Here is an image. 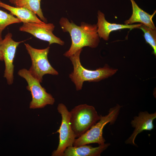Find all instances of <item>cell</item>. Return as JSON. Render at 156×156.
Segmentation results:
<instances>
[{"instance_id": "52a82bcc", "label": "cell", "mask_w": 156, "mask_h": 156, "mask_svg": "<svg viewBox=\"0 0 156 156\" xmlns=\"http://www.w3.org/2000/svg\"><path fill=\"white\" fill-rule=\"evenodd\" d=\"M57 109L62 116L61 125L56 132L59 134V142L57 149L53 151L52 156H63L66 149L73 146L76 138L70 124V112L66 106L62 103H59Z\"/></svg>"}, {"instance_id": "6da1fadb", "label": "cell", "mask_w": 156, "mask_h": 156, "mask_svg": "<svg viewBox=\"0 0 156 156\" xmlns=\"http://www.w3.org/2000/svg\"><path fill=\"white\" fill-rule=\"evenodd\" d=\"M59 24L63 32L69 33L71 40L70 47L64 54V56L69 58L84 47L94 48L98 45L100 40L96 24L82 22L80 26H78L64 17L60 18Z\"/></svg>"}, {"instance_id": "ba28073f", "label": "cell", "mask_w": 156, "mask_h": 156, "mask_svg": "<svg viewBox=\"0 0 156 156\" xmlns=\"http://www.w3.org/2000/svg\"><path fill=\"white\" fill-rule=\"evenodd\" d=\"M12 36L11 33L7 34L2 40L1 45V49L5 64L3 76L9 85L12 84L13 82V62L16 48L20 43L24 42H16L12 38Z\"/></svg>"}, {"instance_id": "7a4b0ae2", "label": "cell", "mask_w": 156, "mask_h": 156, "mask_svg": "<svg viewBox=\"0 0 156 156\" xmlns=\"http://www.w3.org/2000/svg\"><path fill=\"white\" fill-rule=\"evenodd\" d=\"M82 49H79L69 57L73 68L69 77L74 84L77 91L81 90L84 81H99L112 76L118 70L117 69L110 67L107 64L95 70L84 68L81 64L80 58Z\"/></svg>"}, {"instance_id": "5b68a950", "label": "cell", "mask_w": 156, "mask_h": 156, "mask_svg": "<svg viewBox=\"0 0 156 156\" xmlns=\"http://www.w3.org/2000/svg\"><path fill=\"white\" fill-rule=\"evenodd\" d=\"M24 44L31 61V65L29 70L34 77L42 83L43 77L45 75H58V72L51 66L48 60L49 47L42 49H38L28 44L25 43Z\"/></svg>"}, {"instance_id": "ac0fdd59", "label": "cell", "mask_w": 156, "mask_h": 156, "mask_svg": "<svg viewBox=\"0 0 156 156\" xmlns=\"http://www.w3.org/2000/svg\"><path fill=\"white\" fill-rule=\"evenodd\" d=\"M2 40L3 39L2 38V36H0V61H1L3 60V55L1 49V45Z\"/></svg>"}, {"instance_id": "9c48e42d", "label": "cell", "mask_w": 156, "mask_h": 156, "mask_svg": "<svg viewBox=\"0 0 156 156\" xmlns=\"http://www.w3.org/2000/svg\"><path fill=\"white\" fill-rule=\"evenodd\" d=\"M55 26L51 23L29 22L23 23L19 28L20 31L29 33L35 37L49 42V45L56 43L62 46L64 42L53 33Z\"/></svg>"}, {"instance_id": "d6986e66", "label": "cell", "mask_w": 156, "mask_h": 156, "mask_svg": "<svg viewBox=\"0 0 156 156\" xmlns=\"http://www.w3.org/2000/svg\"><path fill=\"white\" fill-rule=\"evenodd\" d=\"M15 0H9L10 1V3H12L13 2V1H14Z\"/></svg>"}, {"instance_id": "e0dca14e", "label": "cell", "mask_w": 156, "mask_h": 156, "mask_svg": "<svg viewBox=\"0 0 156 156\" xmlns=\"http://www.w3.org/2000/svg\"><path fill=\"white\" fill-rule=\"evenodd\" d=\"M18 18L13 15L0 9V36H2L3 31L8 26L12 24L21 23Z\"/></svg>"}, {"instance_id": "3957f363", "label": "cell", "mask_w": 156, "mask_h": 156, "mask_svg": "<svg viewBox=\"0 0 156 156\" xmlns=\"http://www.w3.org/2000/svg\"><path fill=\"white\" fill-rule=\"evenodd\" d=\"M70 112V124L76 138L85 133L101 118L93 106L86 104L75 106Z\"/></svg>"}, {"instance_id": "4fadbf2b", "label": "cell", "mask_w": 156, "mask_h": 156, "mask_svg": "<svg viewBox=\"0 0 156 156\" xmlns=\"http://www.w3.org/2000/svg\"><path fill=\"white\" fill-rule=\"evenodd\" d=\"M130 0L132 5V14L128 20L125 21V24L130 25L139 22L151 28L156 29L153 18L156 11L155 10L152 14H150L139 8L134 0Z\"/></svg>"}, {"instance_id": "9a60e30c", "label": "cell", "mask_w": 156, "mask_h": 156, "mask_svg": "<svg viewBox=\"0 0 156 156\" xmlns=\"http://www.w3.org/2000/svg\"><path fill=\"white\" fill-rule=\"evenodd\" d=\"M40 1L41 0H15L12 3L16 7L24 8L32 11L46 23L47 20L44 16L41 8Z\"/></svg>"}, {"instance_id": "277c9868", "label": "cell", "mask_w": 156, "mask_h": 156, "mask_svg": "<svg viewBox=\"0 0 156 156\" xmlns=\"http://www.w3.org/2000/svg\"><path fill=\"white\" fill-rule=\"evenodd\" d=\"M121 106L117 104L110 108L108 114L104 116L101 115L100 119L85 133L75 139L73 146H78L91 143L99 145L105 144V140L103 136V130L108 123H113L116 121Z\"/></svg>"}, {"instance_id": "7c38bea8", "label": "cell", "mask_w": 156, "mask_h": 156, "mask_svg": "<svg viewBox=\"0 0 156 156\" xmlns=\"http://www.w3.org/2000/svg\"><path fill=\"white\" fill-rule=\"evenodd\" d=\"M110 145L109 143L104 144L95 147L86 145L70 146L66 149L63 156H99Z\"/></svg>"}, {"instance_id": "8992f818", "label": "cell", "mask_w": 156, "mask_h": 156, "mask_svg": "<svg viewBox=\"0 0 156 156\" xmlns=\"http://www.w3.org/2000/svg\"><path fill=\"white\" fill-rule=\"evenodd\" d=\"M18 74L24 79L28 84L26 88L30 92L32 96L29 105L30 109L42 108L47 105L53 104L54 98L46 92V89L41 86L40 82L29 70L25 68L21 69L18 71Z\"/></svg>"}, {"instance_id": "8fae6325", "label": "cell", "mask_w": 156, "mask_h": 156, "mask_svg": "<svg viewBox=\"0 0 156 156\" xmlns=\"http://www.w3.org/2000/svg\"><path fill=\"white\" fill-rule=\"evenodd\" d=\"M97 33L100 38L108 40L110 33L113 31L124 29L139 28L142 24L136 25H123L110 23L105 19L104 14L100 11L98 12Z\"/></svg>"}, {"instance_id": "2e32d148", "label": "cell", "mask_w": 156, "mask_h": 156, "mask_svg": "<svg viewBox=\"0 0 156 156\" xmlns=\"http://www.w3.org/2000/svg\"><path fill=\"white\" fill-rule=\"evenodd\" d=\"M144 32L146 42L149 44L153 49V53L156 55V29L151 28L142 24L139 28Z\"/></svg>"}, {"instance_id": "5bb4252c", "label": "cell", "mask_w": 156, "mask_h": 156, "mask_svg": "<svg viewBox=\"0 0 156 156\" xmlns=\"http://www.w3.org/2000/svg\"><path fill=\"white\" fill-rule=\"evenodd\" d=\"M0 7L9 11L11 14L16 16L23 23L29 22L44 23L38 18L34 12L27 8L12 6L1 1Z\"/></svg>"}, {"instance_id": "30bf717a", "label": "cell", "mask_w": 156, "mask_h": 156, "mask_svg": "<svg viewBox=\"0 0 156 156\" xmlns=\"http://www.w3.org/2000/svg\"><path fill=\"white\" fill-rule=\"evenodd\" d=\"M156 118V113L149 114L147 112H140L138 116H136L131 120V124L135 130L130 137L125 142L127 144L137 146L134 142L137 135L144 130L151 131L154 127L153 123Z\"/></svg>"}]
</instances>
